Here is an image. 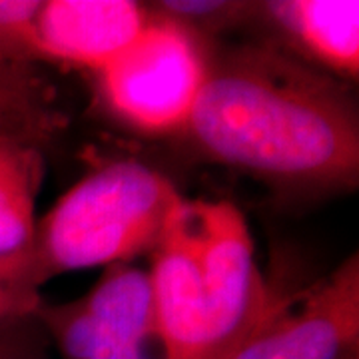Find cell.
I'll use <instances>...</instances> for the list:
<instances>
[{
	"mask_svg": "<svg viewBox=\"0 0 359 359\" xmlns=\"http://www.w3.org/2000/svg\"><path fill=\"white\" fill-rule=\"evenodd\" d=\"M180 136L205 160L287 196L344 192L359 180V116L349 90L276 44L212 52Z\"/></svg>",
	"mask_w": 359,
	"mask_h": 359,
	"instance_id": "6da1fadb",
	"label": "cell"
},
{
	"mask_svg": "<svg viewBox=\"0 0 359 359\" xmlns=\"http://www.w3.org/2000/svg\"><path fill=\"white\" fill-rule=\"evenodd\" d=\"M148 276L162 359H230L280 295L257 266L244 214L226 200L182 198Z\"/></svg>",
	"mask_w": 359,
	"mask_h": 359,
	"instance_id": "7a4b0ae2",
	"label": "cell"
},
{
	"mask_svg": "<svg viewBox=\"0 0 359 359\" xmlns=\"http://www.w3.org/2000/svg\"><path fill=\"white\" fill-rule=\"evenodd\" d=\"M182 198L172 180L134 160L90 172L36 222L22 248L34 282L150 254Z\"/></svg>",
	"mask_w": 359,
	"mask_h": 359,
	"instance_id": "3957f363",
	"label": "cell"
},
{
	"mask_svg": "<svg viewBox=\"0 0 359 359\" xmlns=\"http://www.w3.org/2000/svg\"><path fill=\"white\" fill-rule=\"evenodd\" d=\"M150 22L120 58L94 74L110 114L148 136H180L204 90L210 40L150 11Z\"/></svg>",
	"mask_w": 359,
	"mask_h": 359,
	"instance_id": "277c9868",
	"label": "cell"
},
{
	"mask_svg": "<svg viewBox=\"0 0 359 359\" xmlns=\"http://www.w3.org/2000/svg\"><path fill=\"white\" fill-rule=\"evenodd\" d=\"M34 320L62 359H162L148 271L116 264L78 299L42 306Z\"/></svg>",
	"mask_w": 359,
	"mask_h": 359,
	"instance_id": "5b68a950",
	"label": "cell"
},
{
	"mask_svg": "<svg viewBox=\"0 0 359 359\" xmlns=\"http://www.w3.org/2000/svg\"><path fill=\"white\" fill-rule=\"evenodd\" d=\"M359 344L358 254L297 294H280L230 359H351Z\"/></svg>",
	"mask_w": 359,
	"mask_h": 359,
	"instance_id": "8992f818",
	"label": "cell"
},
{
	"mask_svg": "<svg viewBox=\"0 0 359 359\" xmlns=\"http://www.w3.org/2000/svg\"><path fill=\"white\" fill-rule=\"evenodd\" d=\"M150 16L134 0H42L36 16L42 58L98 74L140 39Z\"/></svg>",
	"mask_w": 359,
	"mask_h": 359,
	"instance_id": "52a82bcc",
	"label": "cell"
},
{
	"mask_svg": "<svg viewBox=\"0 0 359 359\" xmlns=\"http://www.w3.org/2000/svg\"><path fill=\"white\" fill-rule=\"evenodd\" d=\"M257 18L290 56L337 80H358V0H268L259 2Z\"/></svg>",
	"mask_w": 359,
	"mask_h": 359,
	"instance_id": "ba28073f",
	"label": "cell"
},
{
	"mask_svg": "<svg viewBox=\"0 0 359 359\" xmlns=\"http://www.w3.org/2000/svg\"><path fill=\"white\" fill-rule=\"evenodd\" d=\"M42 180L40 148L0 138V256L18 252L30 242Z\"/></svg>",
	"mask_w": 359,
	"mask_h": 359,
	"instance_id": "9c48e42d",
	"label": "cell"
},
{
	"mask_svg": "<svg viewBox=\"0 0 359 359\" xmlns=\"http://www.w3.org/2000/svg\"><path fill=\"white\" fill-rule=\"evenodd\" d=\"M60 126L36 66L0 54V138L40 148Z\"/></svg>",
	"mask_w": 359,
	"mask_h": 359,
	"instance_id": "30bf717a",
	"label": "cell"
},
{
	"mask_svg": "<svg viewBox=\"0 0 359 359\" xmlns=\"http://www.w3.org/2000/svg\"><path fill=\"white\" fill-rule=\"evenodd\" d=\"M158 16L192 30L204 40L257 18L259 2L244 0H160L146 4Z\"/></svg>",
	"mask_w": 359,
	"mask_h": 359,
	"instance_id": "8fae6325",
	"label": "cell"
},
{
	"mask_svg": "<svg viewBox=\"0 0 359 359\" xmlns=\"http://www.w3.org/2000/svg\"><path fill=\"white\" fill-rule=\"evenodd\" d=\"M42 0H0V54L39 66L44 62L36 34Z\"/></svg>",
	"mask_w": 359,
	"mask_h": 359,
	"instance_id": "7c38bea8",
	"label": "cell"
},
{
	"mask_svg": "<svg viewBox=\"0 0 359 359\" xmlns=\"http://www.w3.org/2000/svg\"><path fill=\"white\" fill-rule=\"evenodd\" d=\"M40 306V287L28 269L25 252L0 256V325L34 320Z\"/></svg>",
	"mask_w": 359,
	"mask_h": 359,
	"instance_id": "4fadbf2b",
	"label": "cell"
},
{
	"mask_svg": "<svg viewBox=\"0 0 359 359\" xmlns=\"http://www.w3.org/2000/svg\"><path fill=\"white\" fill-rule=\"evenodd\" d=\"M34 320L13 321L0 325V359H42V339Z\"/></svg>",
	"mask_w": 359,
	"mask_h": 359,
	"instance_id": "5bb4252c",
	"label": "cell"
},
{
	"mask_svg": "<svg viewBox=\"0 0 359 359\" xmlns=\"http://www.w3.org/2000/svg\"><path fill=\"white\" fill-rule=\"evenodd\" d=\"M42 359H46V358H42Z\"/></svg>",
	"mask_w": 359,
	"mask_h": 359,
	"instance_id": "9a60e30c",
	"label": "cell"
}]
</instances>
